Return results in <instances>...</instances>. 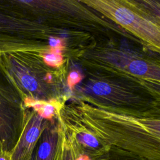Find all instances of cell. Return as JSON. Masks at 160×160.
<instances>
[{
  "instance_id": "1",
  "label": "cell",
  "mask_w": 160,
  "mask_h": 160,
  "mask_svg": "<svg viewBox=\"0 0 160 160\" xmlns=\"http://www.w3.org/2000/svg\"><path fill=\"white\" fill-rule=\"evenodd\" d=\"M58 142L56 137L52 133L44 135L33 160H54Z\"/></svg>"
},
{
  "instance_id": "2",
  "label": "cell",
  "mask_w": 160,
  "mask_h": 160,
  "mask_svg": "<svg viewBox=\"0 0 160 160\" xmlns=\"http://www.w3.org/2000/svg\"><path fill=\"white\" fill-rule=\"evenodd\" d=\"M78 154V151L75 146L64 138H62L58 142L54 160H75Z\"/></svg>"
},
{
  "instance_id": "3",
  "label": "cell",
  "mask_w": 160,
  "mask_h": 160,
  "mask_svg": "<svg viewBox=\"0 0 160 160\" xmlns=\"http://www.w3.org/2000/svg\"><path fill=\"white\" fill-rule=\"evenodd\" d=\"M77 139L85 149L90 150L91 159L92 160L96 157L95 152L100 154V143L98 139L89 132H80L77 135ZM89 152V154H90Z\"/></svg>"
},
{
  "instance_id": "4",
  "label": "cell",
  "mask_w": 160,
  "mask_h": 160,
  "mask_svg": "<svg viewBox=\"0 0 160 160\" xmlns=\"http://www.w3.org/2000/svg\"><path fill=\"white\" fill-rule=\"evenodd\" d=\"M114 17L121 24L124 25L132 24L135 19L134 14L130 10L122 7L118 8L115 10Z\"/></svg>"
},
{
  "instance_id": "5",
  "label": "cell",
  "mask_w": 160,
  "mask_h": 160,
  "mask_svg": "<svg viewBox=\"0 0 160 160\" xmlns=\"http://www.w3.org/2000/svg\"><path fill=\"white\" fill-rule=\"evenodd\" d=\"M39 112L41 115L44 118H50L54 112V107L50 103H41L35 102L32 105Z\"/></svg>"
},
{
  "instance_id": "6",
  "label": "cell",
  "mask_w": 160,
  "mask_h": 160,
  "mask_svg": "<svg viewBox=\"0 0 160 160\" xmlns=\"http://www.w3.org/2000/svg\"><path fill=\"white\" fill-rule=\"evenodd\" d=\"M129 71L136 75H143L148 69L147 64L141 60H135L131 62L129 66Z\"/></svg>"
},
{
  "instance_id": "7",
  "label": "cell",
  "mask_w": 160,
  "mask_h": 160,
  "mask_svg": "<svg viewBox=\"0 0 160 160\" xmlns=\"http://www.w3.org/2000/svg\"><path fill=\"white\" fill-rule=\"evenodd\" d=\"M54 51L52 53L47 54L44 56V60L48 64L58 66L62 62V57L61 54V49L59 48L54 49Z\"/></svg>"
},
{
  "instance_id": "8",
  "label": "cell",
  "mask_w": 160,
  "mask_h": 160,
  "mask_svg": "<svg viewBox=\"0 0 160 160\" xmlns=\"http://www.w3.org/2000/svg\"><path fill=\"white\" fill-rule=\"evenodd\" d=\"M21 82L28 90L35 91L38 88V82L36 79L31 75L22 74L20 76Z\"/></svg>"
},
{
  "instance_id": "9",
  "label": "cell",
  "mask_w": 160,
  "mask_h": 160,
  "mask_svg": "<svg viewBox=\"0 0 160 160\" xmlns=\"http://www.w3.org/2000/svg\"><path fill=\"white\" fill-rule=\"evenodd\" d=\"M92 91L97 95L106 96L111 92V88L106 82H98L92 86Z\"/></svg>"
},
{
  "instance_id": "10",
  "label": "cell",
  "mask_w": 160,
  "mask_h": 160,
  "mask_svg": "<svg viewBox=\"0 0 160 160\" xmlns=\"http://www.w3.org/2000/svg\"><path fill=\"white\" fill-rule=\"evenodd\" d=\"M81 80V76L78 72H71L68 77V84L70 86H72Z\"/></svg>"
},
{
  "instance_id": "11",
  "label": "cell",
  "mask_w": 160,
  "mask_h": 160,
  "mask_svg": "<svg viewBox=\"0 0 160 160\" xmlns=\"http://www.w3.org/2000/svg\"><path fill=\"white\" fill-rule=\"evenodd\" d=\"M49 44L52 48L54 49L59 48V46L61 45V41L59 39L51 37L49 39Z\"/></svg>"
},
{
  "instance_id": "12",
  "label": "cell",
  "mask_w": 160,
  "mask_h": 160,
  "mask_svg": "<svg viewBox=\"0 0 160 160\" xmlns=\"http://www.w3.org/2000/svg\"><path fill=\"white\" fill-rule=\"evenodd\" d=\"M75 160H91V159L86 154H79L77 156Z\"/></svg>"
}]
</instances>
